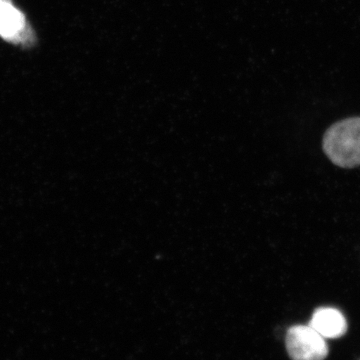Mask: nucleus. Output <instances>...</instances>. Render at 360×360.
<instances>
[{
	"mask_svg": "<svg viewBox=\"0 0 360 360\" xmlns=\"http://www.w3.org/2000/svg\"><path fill=\"white\" fill-rule=\"evenodd\" d=\"M322 144L326 155L338 167H359L360 117L335 123L326 130Z\"/></svg>",
	"mask_w": 360,
	"mask_h": 360,
	"instance_id": "f257e3e1",
	"label": "nucleus"
},
{
	"mask_svg": "<svg viewBox=\"0 0 360 360\" xmlns=\"http://www.w3.org/2000/svg\"><path fill=\"white\" fill-rule=\"evenodd\" d=\"M286 349L292 360H324L328 355L326 338L309 326L288 329Z\"/></svg>",
	"mask_w": 360,
	"mask_h": 360,
	"instance_id": "f03ea898",
	"label": "nucleus"
},
{
	"mask_svg": "<svg viewBox=\"0 0 360 360\" xmlns=\"http://www.w3.org/2000/svg\"><path fill=\"white\" fill-rule=\"evenodd\" d=\"M33 30L11 0H0V37L13 44H32Z\"/></svg>",
	"mask_w": 360,
	"mask_h": 360,
	"instance_id": "7ed1b4c3",
	"label": "nucleus"
},
{
	"mask_svg": "<svg viewBox=\"0 0 360 360\" xmlns=\"http://www.w3.org/2000/svg\"><path fill=\"white\" fill-rule=\"evenodd\" d=\"M309 326L326 340L340 338L347 330V322L340 310L333 307H321L312 315Z\"/></svg>",
	"mask_w": 360,
	"mask_h": 360,
	"instance_id": "20e7f679",
	"label": "nucleus"
}]
</instances>
